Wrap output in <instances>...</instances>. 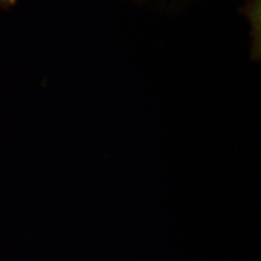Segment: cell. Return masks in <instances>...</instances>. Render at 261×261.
Instances as JSON below:
<instances>
[{"label":"cell","mask_w":261,"mask_h":261,"mask_svg":"<svg viewBox=\"0 0 261 261\" xmlns=\"http://www.w3.org/2000/svg\"><path fill=\"white\" fill-rule=\"evenodd\" d=\"M16 3H17V0H0V8H11Z\"/></svg>","instance_id":"obj_2"},{"label":"cell","mask_w":261,"mask_h":261,"mask_svg":"<svg viewBox=\"0 0 261 261\" xmlns=\"http://www.w3.org/2000/svg\"><path fill=\"white\" fill-rule=\"evenodd\" d=\"M247 18L252 23V32L254 39V48L257 47V54L260 55V35H261V0H250L246 6ZM255 54V52H254Z\"/></svg>","instance_id":"obj_1"}]
</instances>
